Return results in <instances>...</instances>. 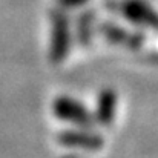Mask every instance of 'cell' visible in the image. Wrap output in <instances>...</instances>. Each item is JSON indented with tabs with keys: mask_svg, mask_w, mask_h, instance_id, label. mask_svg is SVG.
<instances>
[{
	"mask_svg": "<svg viewBox=\"0 0 158 158\" xmlns=\"http://www.w3.org/2000/svg\"><path fill=\"white\" fill-rule=\"evenodd\" d=\"M51 17V45L49 60L54 64L61 63L71 49V22L63 8H55L49 14Z\"/></svg>",
	"mask_w": 158,
	"mask_h": 158,
	"instance_id": "cell-1",
	"label": "cell"
},
{
	"mask_svg": "<svg viewBox=\"0 0 158 158\" xmlns=\"http://www.w3.org/2000/svg\"><path fill=\"white\" fill-rule=\"evenodd\" d=\"M54 114L57 118L63 120V121H69L75 126L85 127V129H91L92 124L95 123L94 115L81 105L80 102L71 98V97H58L52 105Z\"/></svg>",
	"mask_w": 158,
	"mask_h": 158,
	"instance_id": "cell-2",
	"label": "cell"
},
{
	"mask_svg": "<svg viewBox=\"0 0 158 158\" xmlns=\"http://www.w3.org/2000/svg\"><path fill=\"white\" fill-rule=\"evenodd\" d=\"M58 141L66 148H77L83 151H100L105 144V140L100 134L91 129H68L58 134Z\"/></svg>",
	"mask_w": 158,
	"mask_h": 158,
	"instance_id": "cell-3",
	"label": "cell"
},
{
	"mask_svg": "<svg viewBox=\"0 0 158 158\" xmlns=\"http://www.w3.org/2000/svg\"><path fill=\"white\" fill-rule=\"evenodd\" d=\"M120 14L138 26L158 29V14L144 0H124L120 6Z\"/></svg>",
	"mask_w": 158,
	"mask_h": 158,
	"instance_id": "cell-4",
	"label": "cell"
},
{
	"mask_svg": "<svg viewBox=\"0 0 158 158\" xmlns=\"http://www.w3.org/2000/svg\"><path fill=\"white\" fill-rule=\"evenodd\" d=\"M98 31L109 43L126 46L127 49H132V51L140 49L144 43V34L141 31H129L109 22H103L98 26Z\"/></svg>",
	"mask_w": 158,
	"mask_h": 158,
	"instance_id": "cell-5",
	"label": "cell"
},
{
	"mask_svg": "<svg viewBox=\"0 0 158 158\" xmlns=\"http://www.w3.org/2000/svg\"><path fill=\"white\" fill-rule=\"evenodd\" d=\"M117 94L112 89H103L98 97H97V105L94 110V120L103 126L107 127L114 123L115 120V112H117Z\"/></svg>",
	"mask_w": 158,
	"mask_h": 158,
	"instance_id": "cell-6",
	"label": "cell"
},
{
	"mask_svg": "<svg viewBox=\"0 0 158 158\" xmlns=\"http://www.w3.org/2000/svg\"><path fill=\"white\" fill-rule=\"evenodd\" d=\"M77 40L80 45L88 46L92 42V34H94V12L92 11H85L78 15L77 19Z\"/></svg>",
	"mask_w": 158,
	"mask_h": 158,
	"instance_id": "cell-7",
	"label": "cell"
},
{
	"mask_svg": "<svg viewBox=\"0 0 158 158\" xmlns=\"http://www.w3.org/2000/svg\"><path fill=\"white\" fill-rule=\"evenodd\" d=\"M88 2L89 0H58V6L63 9H69V8H78Z\"/></svg>",
	"mask_w": 158,
	"mask_h": 158,
	"instance_id": "cell-8",
	"label": "cell"
}]
</instances>
